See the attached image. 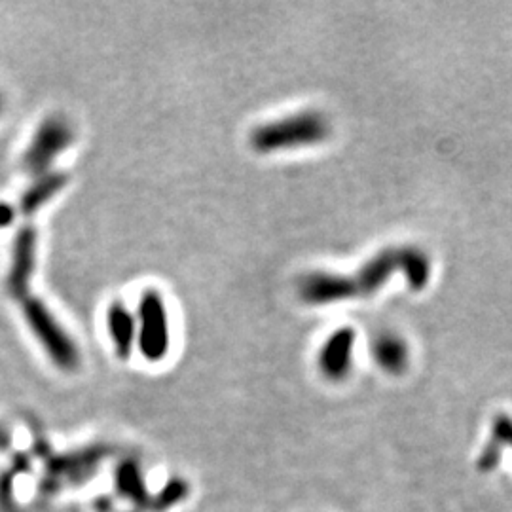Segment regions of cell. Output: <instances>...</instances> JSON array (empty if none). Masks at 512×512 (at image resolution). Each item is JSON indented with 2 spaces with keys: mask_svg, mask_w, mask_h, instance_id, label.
<instances>
[{
  "mask_svg": "<svg viewBox=\"0 0 512 512\" xmlns=\"http://www.w3.org/2000/svg\"><path fill=\"white\" fill-rule=\"evenodd\" d=\"M105 456V450L101 448H88L74 454H65L52 461L50 475L54 476L55 484H78L80 480L88 478L95 473L99 461Z\"/></svg>",
  "mask_w": 512,
  "mask_h": 512,
  "instance_id": "obj_8",
  "label": "cell"
},
{
  "mask_svg": "<svg viewBox=\"0 0 512 512\" xmlns=\"http://www.w3.org/2000/svg\"><path fill=\"white\" fill-rule=\"evenodd\" d=\"M73 143V129L63 120L52 116L42 122L31 145L23 156V167L29 175H44L55 158Z\"/></svg>",
  "mask_w": 512,
  "mask_h": 512,
  "instance_id": "obj_4",
  "label": "cell"
},
{
  "mask_svg": "<svg viewBox=\"0 0 512 512\" xmlns=\"http://www.w3.org/2000/svg\"><path fill=\"white\" fill-rule=\"evenodd\" d=\"M372 357L376 365L389 374H401L408 365V349L403 340L393 334H384L374 342Z\"/></svg>",
  "mask_w": 512,
  "mask_h": 512,
  "instance_id": "obj_13",
  "label": "cell"
},
{
  "mask_svg": "<svg viewBox=\"0 0 512 512\" xmlns=\"http://www.w3.org/2000/svg\"><path fill=\"white\" fill-rule=\"evenodd\" d=\"M505 448H512V418H509L507 414H497L492 423V437L484 446L480 459H478L480 471H492L499 463L501 452Z\"/></svg>",
  "mask_w": 512,
  "mask_h": 512,
  "instance_id": "obj_12",
  "label": "cell"
},
{
  "mask_svg": "<svg viewBox=\"0 0 512 512\" xmlns=\"http://www.w3.org/2000/svg\"><path fill=\"white\" fill-rule=\"evenodd\" d=\"M109 330L118 357L128 359L133 344H135V319H133L131 311L120 302L110 306Z\"/></svg>",
  "mask_w": 512,
  "mask_h": 512,
  "instance_id": "obj_11",
  "label": "cell"
},
{
  "mask_svg": "<svg viewBox=\"0 0 512 512\" xmlns=\"http://www.w3.org/2000/svg\"><path fill=\"white\" fill-rule=\"evenodd\" d=\"M0 109H2V97H0Z\"/></svg>",
  "mask_w": 512,
  "mask_h": 512,
  "instance_id": "obj_17",
  "label": "cell"
},
{
  "mask_svg": "<svg viewBox=\"0 0 512 512\" xmlns=\"http://www.w3.org/2000/svg\"><path fill=\"white\" fill-rule=\"evenodd\" d=\"M10 442H12L10 431L0 423V450H6L10 446Z\"/></svg>",
  "mask_w": 512,
  "mask_h": 512,
  "instance_id": "obj_16",
  "label": "cell"
},
{
  "mask_svg": "<svg viewBox=\"0 0 512 512\" xmlns=\"http://www.w3.org/2000/svg\"><path fill=\"white\" fill-rule=\"evenodd\" d=\"M186 492H188L186 482H183V480H173V482H169V484L165 486L164 490L160 492V495H158L156 499H152L150 509L154 507L158 512L167 511V509H171L173 505H177V503L183 499L184 495H186Z\"/></svg>",
  "mask_w": 512,
  "mask_h": 512,
  "instance_id": "obj_14",
  "label": "cell"
},
{
  "mask_svg": "<svg viewBox=\"0 0 512 512\" xmlns=\"http://www.w3.org/2000/svg\"><path fill=\"white\" fill-rule=\"evenodd\" d=\"M397 272L406 277V283L414 291H421L431 279V262L416 247L385 249L353 275L329 272L306 275L298 285V293L311 306L363 298L380 291Z\"/></svg>",
  "mask_w": 512,
  "mask_h": 512,
  "instance_id": "obj_1",
  "label": "cell"
},
{
  "mask_svg": "<svg viewBox=\"0 0 512 512\" xmlns=\"http://www.w3.org/2000/svg\"><path fill=\"white\" fill-rule=\"evenodd\" d=\"M145 476L141 471L139 461L135 459H124L116 469V490L118 494L124 495L131 503L139 507H150V497L145 488Z\"/></svg>",
  "mask_w": 512,
  "mask_h": 512,
  "instance_id": "obj_9",
  "label": "cell"
},
{
  "mask_svg": "<svg viewBox=\"0 0 512 512\" xmlns=\"http://www.w3.org/2000/svg\"><path fill=\"white\" fill-rule=\"evenodd\" d=\"M23 315L54 365L65 372L76 370L80 365L78 348L74 346L73 338L67 334V330L57 323L54 313L46 308V304L35 296H27L23 298Z\"/></svg>",
  "mask_w": 512,
  "mask_h": 512,
  "instance_id": "obj_3",
  "label": "cell"
},
{
  "mask_svg": "<svg viewBox=\"0 0 512 512\" xmlns=\"http://www.w3.org/2000/svg\"><path fill=\"white\" fill-rule=\"evenodd\" d=\"M16 219V211L8 203H0V228L10 226Z\"/></svg>",
  "mask_w": 512,
  "mask_h": 512,
  "instance_id": "obj_15",
  "label": "cell"
},
{
  "mask_svg": "<svg viewBox=\"0 0 512 512\" xmlns=\"http://www.w3.org/2000/svg\"><path fill=\"white\" fill-rule=\"evenodd\" d=\"M329 133L327 118L310 110L253 129L251 147L262 154L283 148L310 147L323 143Z\"/></svg>",
  "mask_w": 512,
  "mask_h": 512,
  "instance_id": "obj_2",
  "label": "cell"
},
{
  "mask_svg": "<svg viewBox=\"0 0 512 512\" xmlns=\"http://www.w3.org/2000/svg\"><path fill=\"white\" fill-rule=\"evenodd\" d=\"M139 351L148 361H162L169 351V319L164 300L156 291H147L139 306Z\"/></svg>",
  "mask_w": 512,
  "mask_h": 512,
  "instance_id": "obj_5",
  "label": "cell"
},
{
  "mask_svg": "<svg viewBox=\"0 0 512 512\" xmlns=\"http://www.w3.org/2000/svg\"><path fill=\"white\" fill-rule=\"evenodd\" d=\"M69 183V177L65 173H44L37 183L27 188V192L21 198V211L23 215L31 217L35 215L42 205L50 202L57 192H61Z\"/></svg>",
  "mask_w": 512,
  "mask_h": 512,
  "instance_id": "obj_10",
  "label": "cell"
},
{
  "mask_svg": "<svg viewBox=\"0 0 512 512\" xmlns=\"http://www.w3.org/2000/svg\"><path fill=\"white\" fill-rule=\"evenodd\" d=\"M353 346L355 330L344 327L330 334L319 355V368L329 380L340 382L348 376L353 361Z\"/></svg>",
  "mask_w": 512,
  "mask_h": 512,
  "instance_id": "obj_7",
  "label": "cell"
},
{
  "mask_svg": "<svg viewBox=\"0 0 512 512\" xmlns=\"http://www.w3.org/2000/svg\"><path fill=\"white\" fill-rule=\"evenodd\" d=\"M37 230L33 226H23L16 234L12 247V262L6 277L8 293L14 298H27L31 281L37 268Z\"/></svg>",
  "mask_w": 512,
  "mask_h": 512,
  "instance_id": "obj_6",
  "label": "cell"
}]
</instances>
